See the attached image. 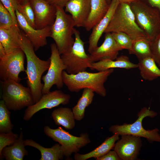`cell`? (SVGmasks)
<instances>
[{
  "label": "cell",
  "mask_w": 160,
  "mask_h": 160,
  "mask_svg": "<svg viewBox=\"0 0 160 160\" xmlns=\"http://www.w3.org/2000/svg\"><path fill=\"white\" fill-rule=\"evenodd\" d=\"M119 135L118 134H114L111 137L107 138L100 146L87 153H75L74 159L86 160L91 158L96 159L105 155L114 148L116 142L119 139Z\"/></svg>",
  "instance_id": "23"
},
{
  "label": "cell",
  "mask_w": 160,
  "mask_h": 160,
  "mask_svg": "<svg viewBox=\"0 0 160 160\" xmlns=\"http://www.w3.org/2000/svg\"><path fill=\"white\" fill-rule=\"evenodd\" d=\"M90 7L91 0H70L66 4L64 10L71 16L76 27H84Z\"/></svg>",
  "instance_id": "17"
},
{
  "label": "cell",
  "mask_w": 160,
  "mask_h": 160,
  "mask_svg": "<svg viewBox=\"0 0 160 160\" xmlns=\"http://www.w3.org/2000/svg\"><path fill=\"white\" fill-rule=\"evenodd\" d=\"M119 3V0H112L105 15L92 28L88 41V51L89 54L98 47V42L105 33Z\"/></svg>",
  "instance_id": "16"
},
{
  "label": "cell",
  "mask_w": 160,
  "mask_h": 160,
  "mask_svg": "<svg viewBox=\"0 0 160 160\" xmlns=\"http://www.w3.org/2000/svg\"><path fill=\"white\" fill-rule=\"evenodd\" d=\"M96 160H119L120 158L114 150L109 151L105 155L96 159Z\"/></svg>",
  "instance_id": "36"
},
{
  "label": "cell",
  "mask_w": 160,
  "mask_h": 160,
  "mask_svg": "<svg viewBox=\"0 0 160 160\" xmlns=\"http://www.w3.org/2000/svg\"><path fill=\"white\" fill-rule=\"evenodd\" d=\"M50 4L55 6L64 8L66 3L70 0H45Z\"/></svg>",
  "instance_id": "37"
},
{
  "label": "cell",
  "mask_w": 160,
  "mask_h": 160,
  "mask_svg": "<svg viewBox=\"0 0 160 160\" xmlns=\"http://www.w3.org/2000/svg\"><path fill=\"white\" fill-rule=\"evenodd\" d=\"M151 41L147 39H141L133 41L130 54L135 55L138 60L152 56L151 47Z\"/></svg>",
  "instance_id": "28"
},
{
  "label": "cell",
  "mask_w": 160,
  "mask_h": 160,
  "mask_svg": "<svg viewBox=\"0 0 160 160\" xmlns=\"http://www.w3.org/2000/svg\"><path fill=\"white\" fill-rule=\"evenodd\" d=\"M19 4H23L29 2L30 0H16Z\"/></svg>",
  "instance_id": "41"
},
{
  "label": "cell",
  "mask_w": 160,
  "mask_h": 160,
  "mask_svg": "<svg viewBox=\"0 0 160 160\" xmlns=\"http://www.w3.org/2000/svg\"><path fill=\"white\" fill-rule=\"evenodd\" d=\"M73 44L68 52L61 55V58L66 67V72L76 74L85 71L92 63L90 55L86 53L84 42L81 39L79 31L74 28Z\"/></svg>",
  "instance_id": "7"
},
{
  "label": "cell",
  "mask_w": 160,
  "mask_h": 160,
  "mask_svg": "<svg viewBox=\"0 0 160 160\" xmlns=\"http://www.w3.org/2000/svg\"><path fill=\"white\" fill-rule=\"evenodd\" d=\"M94 92L91 89H84L81 97L76 104L72 108L75 120L79 121L84 119L85 108L92 103L94 96Z\"/></svg>",
  "instance_id": "27"
},
{
  "label": "cell",
  "mask_w": 160,
  "mask_h": 160,
  "mask_svg": "<svg viewBox=\"0 0 160 160\" xmlns=\"http://www.w3.org/2000/svg\"><path fill=\"white\" fill-rule=\"evenodd\" d=\"M44 132L46 135L61 145L64 150V156L68 159L73 153H78L81 148L91 142L87 133H81L80 136L77 137L71 134L60 127L53 129L45 126Z\"/></svg>",
  "instance_id": "9"
},
{
  "label": "cell",
  "mask_w": 160,
  "mask_h": 160,
  "mask_svg": "<svg viewBox=\"0 0 160 160\" xmlns=\"http://www.w3.org/2000/svg\"><path fill=\"white\" fill-rule=\"evenodd\" d=\"M5 50L1 43H0V58L4 56L6 54Z\"/></svg>",
  "instance_id": "39"
},
{
  "label": "cell",
  "mask_w": 160,
  "mask_h": 160,
  "mask_svg": "<svg viewBox=\"0 0 160 160\" xmlns=\"http://www.w3.org/2000/svg\"><path fill=\"white\" fill-rule=\"evenodd\" d=\"M30 2L35 14L36 29L51 26L56 18V7L45 0H30Z\"/></svg>",
  "instance_id": "14"
},
{
  "label": "cell",
  "mask_w": 160,
  "mask_h": 160,
  "mask_svg": "<svg viewBox=\"0 0 160 160\" xmlns=\"http://www.w3.org/2000/svg\"><path fill=\"white\" fill-rule=\"evenodd\" d=\"M1 98L9 110H21L34 104L30 89L12 80L1 81Z\"/></svg>",
  "instance_id": "6"
},
{
  "label": "cell",
  "mask_w": 160,
  "mask_h": 160,
  "mask_svg": "<svg viewBox=\"0 0 160 160\" xmlns=\"http://www.w3.org/2000/svg\"><path fill=\"white\" fill-rule=\"evenodd\" d=\"M4 7L10 14L13 19L14 26L18 29L19 27L17 19L16 11L19 5L16 0H0Z\"/></svg>",
  "instance_id": "34"
},
{
  "label": "cell",
  "mask_w": 160,
  "mask_h": 160,
  "mask_svg": "<svg viewBox=\"0 0 160 160\" xmlns=\"http://www.w3.org/2000/svg\"><path fill=\"white\" fill-rule=\"evenodd\" d=\"M121 32L129 35L133 41L147 39L144 31L137 24L128 3L120 2L105 33Z\"/></svg>",
  "instance_id": "3"
},
{
  "label": "cell",
  "mask_w": 160,
  "mask_h": 160,
  "mask_svg": "<svg viewBox=\"0 0 160 160\" xmlns=\"http://www.w3.org/2000/svg\"><path fill=\"white\" fill-rule=\"evenodd\" d=\"M25 146H29L36 148L41 154L40 160H59L63 159L64 150L61 145L57 143L50 148H46L32 139L24 140Z\"/></svg>",
  "instance_id": "22"
},
{
  "label": "cell",
  "mask_w": 160,
  "mask_h": 160,
  "mask_svg": "<svg viewBox=\"0 0 160 160\" xmlns=\"http://www.w3.org/2000/svg\"><path fill=\"white\" fill-rule=\"evenodd\" d=\"M25 56L20 48L7 53L0 58V79L1 81L12 80L19 83L21 80L19 74L25 71L24 67Z\"/></svg>",
  "instance_id": "11"
},
{
  "label": "cell",
  "mask_w": 160,
  "mask_h": 160,
  "mask_svg": "<svg viewBox=\"0 0 160 160\" xmlns=\"http://www.w3.org/2000/svg\"><path fill=\"white\" fill-rule=\"evenodd\" d=\"M109 6L107 0H91L90 12L84 28L90 31L107 13Z\"/></svg>",
  "instance_id": "20"
},
{
  "label": "cell",
  "mask_w": 160,
  "mask_h": 160,
  "mask_svg": "<svg viewBox=\"0 0 160 160\" xmlns=\"http://www.w3.org/2000/svg\"><path fill=\"white\" fill-rule=\"evenodd\" d=\"M138 68V65L131 62L129 58L125 55L118 57L116 60L105 59L93 62L89 68L99 71H104L114 68H121L128 69Z\"/></svg>",
  "instance_id": "19"
},
{
  "label": "cell",
  "mask_w": 160,
  "mask_h": 160,
  "mask_svg": "<svg viewBox=\"0 0 160 160\" xmlns=\"http://www.w3.org/2000/svg\"><path fill=\"white\" fill-rule=\"evenodd\" d=\"M15 26L9 29L0 28V43L4 47L6 53L21 48L18 42L20 33Z\"/></svg>",
  "instance_id": "24"
},
{
  "label": "cell",
  "mask_w": 160,
  "mask_h": 160,
  "mask_svg": "<svg viewBox=\"0 0 160 160\" xmlns=\"http://www.w3.org/2000/svg\"><path fill=\"white\" fill-rule=\"evenodd\" d=\"M25 146L23 133L21 131L16 141L3 149L0 159L3 158L6 160H23L24 156L28 155Z\"/></svg>",
  "instance_id": "21"
},
{
  "label": "cell",
  "mask_w": 160,
  "mask_h": 160,
  "mask_svg": "<svg viewBox=\"0 0 160 160\" xmlns=\"http://www.w3.org/2000/svg\"><path fill=\"white\" fill-rule=\"evenodd\" d=\"M19 135L11 131L7 133L0 132V156L3 149L13 143L17 139Z\"/></svg>",
  "instance_id": "33"
},
{
  "label": "cell",
  "mask_w": 160,
  "mask_h": 160,
  "mask_svg": "<svg viewBox=\"0 0 160 160\" xmlns=\"http://www.w3.org/2000/svg\"><path fill=\"white\" fill-rule=\"evenodd\" d=\"M157 115L156 112L144 107L138 113V118L134 123L129 124L124 123L121 125H112L110 127L109 130L113 134L132 135L145 138L150 142H160V135L158 133L159 130L158 129L146 130L142 124L143 120L144 118L148 116L153 118Z\"/></svg>",
  "instance_id": "8"
},
{
  "label": "cell",
  "mask_w": 160,
  "mask_h": 160,
  "mask_svg": "<svg viewBox=\"0 0 160 160\" xmlns=\"http://www.w3.org/2000/svg\"><path fill=\"white\" fill-rule=\"evenodd\" d=\"M114 71L111 68L97 73L85 71L76 74H70L63 71L62 78L64 84L72 92H78L85 88H89L100 95L105 97L106 91L104 83Z\"/></svg>",
  "instance_id": "2"
},
{
  "label": "cell",
  "mask_w": 160,
  "mask_h": 160,
  "mask_svg": "<svg viewBox=\"0 0 160 160\" xmlns=\"http://www.w3.org/2000/svg\"><path fill=\"white\" fill-rule=\"evenodd\" d=\"M136 22L147 38L152 41L160 33V12L140 0L129 4Z\"/></svg>",
  "instance_id": "5"
},
{
  "label": "cell",
  "mask_w": 160,
  "mask_h": 160,
  "mask_svg": "<svg viewBox=\"0 0 160 160\" xmlns=\"http://www.w3.org/2000/svg\"><path fill=\"white\" fill-rule=\"evenodd\" d=\"M120 2H124L128 4L131 3L137 0H119Z\"/></svg>",
  "instance_id": "40"
},
{
  "label": "cell",
  "mask_w": 160,
  "mask_h": 160,
  "mask_svg": "<svg viewBox=\"0 0 160 160\" xmlns=\"http://www.w3.org/2000/svg\"><path fill=\"white\" fill-rule=\"evenodd\" d=\"M112 0H107V2L108 3V4H110V3L111 2Z\"/></svg>",
  "instance_id": "42"
},
{
  "label": "cell",
  "mask_w": 160,
  "mask_h": 160,
  "mask_svg": "<svg viewBox=\"0 0 160 160\" xmlns=\"http://www.w3.org/2000/svg\"><path fill=\"white\" fill-rule=\"evenodd\" d=\"M14 26L12 16L0 2V28L9 29Z\"/></svg>",
  "instance_id": "32"
},
{
  "label": "cell",
  "mask_w": 160,
  "mask_h": 160,
  "mask_svg": "<svg viewBox=\"0 0 160 160\" xmlns=\"http://www.w3.org/2000/svg\"><path fill=\"white\" fill-rule=\"evenodd\" d=\"M17 10L28 23L32 27L36 29L35 14L30 2L23 4H19Z\"/></svg>",
  "instance_id": "31"
},
{
  "label": "cell",
  "mask_w": 160,
  "mask_h": 160,
  "mask_svg": "<svg viewBox=\"0 0 160 160\" xmlns=\"http://www.w3.org/2000/svg\"><path fill=\"white\" fill-rule=\"evenodd\" d=\"M152 56L156 63L160 66V33L151 43Z\"/></svg>",
  "instance_id": "35"
},
{
  "label": "cell",
  "mask_w": 160,
  "mask_h": 160,
  "mask_svg": "<svg viewBox=\"0 0 160 160\" xmlns=\"http://www.w3.org/2000/svg\"><path fill=\"white\" fill-rule=\"evenodd\" d=\"M149 6L157 9L160 12V0H140Z\"/></svg>",
  "instance_id": "38"
},
{
  "label": "cell",
  "mask_w": 160,
  "mask_h": 160,
  "mask_svg": "<svg viewBox=\"0 0 160 160\" xmlns=\"http://www.w3.org/2000/svg\"><path fill=\"white\" fill-rule=\"evenodd\" d=\"M120 51L111 33H105L103 43L90 55L92 63L105 59L114 60L118 57Z\"/></svg>",
  "instance_id": "18"
},
{
  "label": "cell",
  "mask_w": 160,
  "mask_h": 160,
  "mask_svg": "<svg viewBox=\"0 0 160 160\" xmlns=\"http://www.w3.org/2000/svg\"><path fill=\"white\" fill-rule=\"evenodd\" d=\"M16 15L20 28L30 41L35 51L47 44V38L50 36L51 26L37 29L28 23L17 9L16 11Z\"/></svg>",
  "instance_id": "13"
},
{
  "label": "cell",
  "mask_w": 160,
  "mask_h": 160,
  "mask_svg": "<svg viewBox=\"0 0 160 160\" xmlns=\"http://www.w3.org/2000/svg\"><path fill=\"white\" fill-rule=\"evenodd\" d=\"M50 49L49 67L47 73L41 78L44 83L42 91L43 95L49 92L53 85H55L59 89L62 88L64 84L62 74L63 71L66 70V67L55 43L50 45Z\"/></svg>",
  "instance_id": "10"
},
{
  "label": "cell",
  "mask_w": 160,
  "mask_h": 160,
  "mask_svg": "<svg viewBox=\"0 0 160 160\" xmlns=\"http://www.w3.org/2000/svg\"><path fill=\"white\" fill-rule=\"evenodd\" d=\"M70 95L60 90H56L43 94L36 103L27 108L25 111L23 119L29 120L33 115L41 110L51 109L60 104L66 105L70 102Z\"/></svg>",
  "instance_id": "12"
},
{
  "label": "cell",
  "mask_w": 160,
  "mask_h": 160,
  "mask_svg": "<svg viewBox=\"0 0 160 160\" xmlns=\"http://www.w3.org/2000/svg\"><path fill=\"white\" fill-rule=\"evenodd\" d=\"M18 42L26 57L27 66L25 72L27 75V83L31 91L35 103L43 95L44 84L41 82L42 76L48 69L50 60L49 58L46 60H42L36 56L33 45L21 30Z\"/></svg>",
  "instance_id": "1"
},
{
  "label": "cell",
  "mask_w": 160,
  "mask_h": 160,
  "mask_svg": "<svg viewBox=\"0 0 160 160\" xmlns=\"http://www.w3.org/2000/svg\"><path fill=\"white\" fill-rule=\"evenodd\" d=\"M56 7V17L51 26L50 37L54 41L61 55L68 52L73 44V35L75 25L71 16L67 14L63 8Z\"/></svg>",
  "instance_id": "4"
},
{
  "label": "cell",
  "mask_w": 160,
  "mask_h": 160,
  "mask_svg": "<svg viewBox=\"0 0 160 160\" xmlns=\"http://www.w3.org/2000/svg\"><path fill=\"white\" fill-rule=\"evenodd\" d=\"M114 148L121 160H133L137 157L142 145L140 137L130 135H122Z\"/></svg>",
  "instance_id": "15"
},
{
  "label": "cell",
  "mask_w": 160,
  "mask_h": 160,
  "mask_svg": "<svg viewBox=\"0 0 160 160\" xmlns=\"http://www.w3.org/2000/svg\"><path fill=\"white\" fill-rule=\"evenodd\" d=\"M11 112L2 100L0 102V132L7 133L13 128L10 119Z\"/></svg>",
  "instance_id": "29"
},
{
  "label": "cell",
  "mask_w": 160,
  "mask_h": 160,
  "mask_svg": "<svg viewBox=\"0 0 160 160\" xmlns=\"http://www.w3.org/2000/svg\"><path fill=\"white\" fill-rule=\"evenodd\" d=\"M51 116L55 124L62 126L65 129L71 130L75 126V121L72 110L70 108L60 107L54 110Z\"/></svg>",
  "instance_id": "25"
},
{
  "label": "cell",
  "mask_w": 160,
  "mask_h": 160,
  "mask_svg": "<svg viewBox=\"0 0 160 160\" xmlns=\"http://www.w3.org/2000/svg\"><path fill=\"white\" fill-rule=\"evenodd\" d=\"M139 60L138 68L142 78L148 81H153L160 77V69L152 56Z\"/></svg>",
  "instance_id": "26"
},
{
  "label": "cell",
  "mask_w": 160,
  "mask_h": 160,
  "mask_svg": "<svg viewBox=\"0 0 160 160\" xmlns=\"http://www.w3.org/2000/svg\"><path fill=\"white\" fill-rule=\"evenodd\" d=\"M120 51L124 49L130 51L131 49L133 40L125 33L121 32L111 33Z\"/></svg>",
  "instance_id": "30"
}]
</instances>
